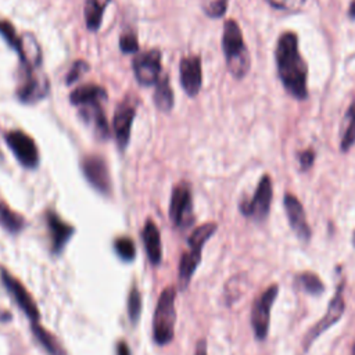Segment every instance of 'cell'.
<instances>
[{
	"label": "cell",
	"mask_w": 355,
	"mask_h": 355,
	"mask_svg": "<svg viewBox=\"0 0 355 355\" xmlns=\"http://www.w3.org/2000/svg\"><path fill=\"white\" fill-rule=\"evenodd\" d=\"M275 60L279 79L286 92L297 99L308 97V66L298 49L296 32H283L276 44Z\"/></svg>",
	"instance_id": "6da1fadb"
},
{
	"label": "cell",
	"mask_w": 355,
	"mask_h": 355,
	"mask_svg": "<svg viewBox=\"0 0 355 355\" xmlns=\"http://www.w3.org/2000/svg\"><path fill=\"white\" fill-rule=\"evenodd\" d=\"M222 49L229 73L236 78H244L251 67L250 52L246 46L242 30L235 20H228L224 26Z\"/></svg>",
	"instance_id": "7a4b0ae2"
},
{
	"label": "cell",
	"mask_w": 355,
	"mask_h": 355,
	"mask_svg": "<svg viewBox=\"0 0 355 355\" xmlns=\"http://www.w3.org/2000/svg\"><path fill=\"white\" fill-rule=\"evenodd\" d=\"M175 300V287H166L158 298L153 319V337L158 345H166L173 340L176 322Z\"/></svg>",
	"instance_id": "3957f363"
},
{
	"label": "cell",
	"mask_w": 355,
	"mask_h": 355,
	"mask_svg": "<svg viewBox=\"0 0 355 355\" xmlns=\"http://www.w3.org/2000/svg\"><path fill=\"white\" fill-rule=\"evenodd\" d=\"M274 189L272 180L268 173L262 175L251 200H243L240 203V211L244 217L253 218L257 222H262L271 210Z\"/></svg>",
	"instance_id": "277c9868"
},
{
	"label": "cell",
	"mask_w": 355,
	"mask_h": 355,
	"mask_svg": "<svg viewBox=\"0 0 355 355\" xmlns=\"http://www.w3.org/2000/svg\"><path fill=\"white\" fill-rule=\"evenodd\" d=\"M278 293H279L278 285H272L253 304L251 325H253L254 334L260 341H262L268 337L271 309L278 297Z\"/></svg>",
	"instance_id": "5b68a950"
},
{
	"label": "cell",
	"mask_w": 355,
	"mask_h": 355,
	"mask_svg": "<svg viewBox=\"0 0 355 355\" xmlns=\"http://www.w3.org/2000/svg\"><path fill=\"white\" fill-rule=\"evenodd\" d=\"M343 291H344V282H341L336 290V294L333 296L327 311L325 314V316L322 319L318 320V323L315 326H312L308 333L305 334L304 340H303V345H304V351H307L312 343L322 334L325 333L329 327H332L333 325H336L340 318L344 314L345 309V303H344V297H343Z\"/></svg>",
	"instance_id": "8992f818"
},
{
	"label": "cell",
	"mask_w": 355,
	"mask_h": 355,
	"mask_svg": "<svg viewBox=\"0 0 355 355\" xmlns=\"http://www.w3.org/2000/svg\"><path fill=\"white\" fill-rule=\"evenodd\" d=\"M169 218L172 224L178 228L185 229L193 222V203L192 192L186 184L178 185L171 198L169 204Z\"/></svg>",
	"instance_id": "52a82bcc"
},
{
	"label": "cell",
	"mask_w": 355,
	"mask_h": 355,
	"mask_svg": "<svg viewBox=\"0 0 355 355\" xmlns=\"http://www.w3.org/2000/svg\"><path fill=\"white\" fill-rule=\"evenodd\" d=\"M6 142L17 160L27 168H35L39 164V151L34 139L23 131H10L6 133Z\"/></svg>",
	"instance_id": "ba28073f"
},
{
	"label": "cell",
	"mask_w": 355,
	"mask_h": 355,
	"mask_svg": "<svg viewBox=\"0 0 355 355\" xmlns=\"http://www.w3.org/2000/svg\"><path fill=\"white\" fill-rule=\"evenodd\" d=\"M82 171L88 182L96 191H99L103 195L111 193V178H110L108 166L103 157L96 154L86 155L82 160Z\"/></svg>",
	"instance_id": "9c48e42d"
},
{
	"label": "cell",
	"mask_w": 355,
	"mask_h": 355,
	"mask_svg": "<svg viewBox=\"0 0 355 355\" xmlns=\"http://www.w3.org/2000/svg\"><path fill=\"white\" fill-rule=\"evenodd\" d=\"M24 70V78L17 89V96L23 103L35 104L48 96L50 85L44 74L35 70Z\"/></svg>",
	"instance_id": "30bf717a"
},
{
	"label": "cell",
	"mask_w": 355,
	"mask_h": 355,
	"mask_svg": "<svg viewBox=\"0 0 355 355\" xmlns=\"http://www.w3.org/2000/svg\"><path fill=\"white\" fill-rule=\"evenodd\" d=\"M0 275H2V280L6 286V289L9 290V293L17 303V305L31 319V322H39V319H41L39 308H38L37 303L34 301L32 296L30 294V291L24 287V285L19 279H16L9 271H6L3 268L0 269Z\"/></svg>",
	"instance_id": "8fae6325"
},
{
	"label": "cell",
	"mask_w": 355,
	"mask_h": 355,
	"mask_svg": "<svg viewBox=\"0 0 355 355\" xmlns=\"http://www.w3.org/2000/svg\"><path fill=\"white\" fill-rule=\"evenodd\" d=\"M133 73L143 86L157 84L161 73V53L158 50H150L136 56L133 60Z\"/></svg>",
	"instance_id": "7c38bea8"
},
{
	"label": "cell",
	"mask_w": 355,
	"mask_h": 355,
	"mask_svg": "<svg viewBox=\"0 0 355 355\" xmlns=\"http://www.w3.org/2000/svg\"><path fill=\"white\" fill-rule=\"evenodd\" d=\"M135 114H136V106L129 99H125L115 110L113 128L115 133V140L121 150H124L129 144Z\"/></svg>",
	"instance_id": "4fadbf2b"
},
{
	"label": "cell",
	"mask_w": 355,
	"mask_h": 355,
	"mask_svg": "<svg viewBox=\"0 0 355 355\" xmlns=\"http://www.w3.org/2000/svg\"><path fill=\"white\" fill-rule=\"evenodd\" d=\"M283 206L289 218V224L298 239L308 242L311 239V228L307 222V215L301 202L291 193H286L283 199Z\"/></svg>",
	"instance_id": "5bb4252c"
},
{
	"label": "cell",
	"mask_w": 355,
	"mask_h": 355,
	"mask_svg": "<svg viewBox=\"0 0 355 355\" xmlns=\"http://www.w3.org/2000/svg\"><path fill=\"white\" fill-rule=\"evenodd\" d=\"M180 73H181V85L185 89V92L191 97L198 96L203 84L202 59L199 56L184 57L180 66Z\"/></svg>",
	"instance_id": "9a60e30c"
},
{
	"label": "cell",
	"mask_w": 355,
	"mask_h": 355,
	"mask_svg": "<svg viewBox=\"0 0 355 355\" xmlns=\"http://www.w3.org/2000/svg\"><path fill=\"white\" fill-rule=\"evenodd\" d=\"M46 224L50 233L52 240V251L55 254H59L63 251L67 242L74 235V228L68 224H66L56 213L48 211L46 213Z\"/></svg>",
	"instance_id": "2e32d148"
},
{
	"label": "cell",
	"mask_w": 355,
	"mask_h": 355,
	"mask_svg": "<svg viewBox=\"0 0 355 355\" xmlns=\"http://www.w3.org/2000/svg\"><path fill=\"white\" fill-rule=\"evenodd\" d=\"M143 243L147 253V257L153 265H158L162 260V247H161V236L157 225L147 220L143 228Z\"/></svg>",
	"instance_id": "e0dca14e"
},
{
	"label": "cell",
	"mask_w": 355,
	"mask_h": 355,
	"mask_svg": "<svg viewBox=\"0 0 355 355\" xmlns=\"http://www.w3.org/2000/svg\"><path fill=\"white\" fill-rule=\"evenodd\" d=\"M17 53L20 55L24 68L37 70L41 66V61H42L41 46L37 42L35 37H32L31 34H26L24 37H21V45Z\"/></svg>",
	"instance_id": "ac0fdd59"
},
{
	"label": "cell",
	"mask_w": 355,
	"mask_h": 355,
	"mask_svg": "<svg viewBox=\"0 0 355 355\" xmlns=\"http://www.w3.org/2000/svg\"><path fill=\"white\" fill-rule=\"evenodd\" d=\"M202 251H203V249H200V247L189 246V251L184 253L181 262H180V286H181V289H186L189 286L192 276L202 261Z\"/></svg>",
	"instance_id": "d6986e66"
},
{
	"label": "cell",
	"mask_w": 355,
	"mask_h": 355,
	"mask_svg": "<svg viewBox=\"0 0 355 355\" xmlns=\"http://www.w3.org/2000/svg\"><path fill=\"white\" fill-rule=\"evenodd\" d=\"M106 99H107V92L102 86H97V85L79 86L70 96L71 103L78 107L100 104V102H103Z\"/></svg>",
	"instance_id": "ffe728a7"
},
{
	"label": "cell",
	"mask_w": 355,
	"mask_h": 355,
	"mask_svg": "<svg viewBox=\"0 0 355 355\" xmlns=\"http://www.w3.org/2000/svg\"><path fill=\"white\" fill-rule=\"evenodd\" d=\"M354 144H355V99L351 102L343 118L341 131H340V150L343 153H347Z\"/></svg>",
	"instance_id": "44dd1931"
},
{
	"label": "cell",
	"mask_w": 355,
	"mask_h": 355,
	"mask_svg": "<svg viewBox=\"0 0 355 355\" xmlns=\"http://www.w3.org/2000/svg\"><path fill=\"white\" fill-rule=\"evenodd\" d=\"M81 115L82 118L95 126V131L97 136L107 137L108 136V124L106 119V114L100 104H92L81 107Z\"/></svg>",
	"instance_id": "7402d4cb"
},
{
	"label": "cell",
	"mask_w": 355,
	"mask_h": 355,
	"mask_svg": "<svg viewBox=\"0 0 355 355\" xmlns=\"http://www.w3.org/2000/svg\"><path fill=\"white\" fill-rule=\"evenodd\" d=\"M110 3V0H86L85 2V20H86V27L89 31H99L102 20H103V13L107 5Z\"/></svg>",
	"instance_id": "603a6c76"
},
{
	"label": "cell",
	"mask_w": 355,
	"mask_h": 355,
	"mask_svg": "<svg viewBox=\"0 0 355 355\" xmlns=\"http://www.w3.org/2000/svg\"><path fill=\"white\" fill-rule=\"evenodd\" d=\"M31 329L34 336L38 338V341L44 345V348L50 355H67L63 345L59 343V340L50 332H48L44 326H41L39 322H32Z\"/></svg>",
	"instance_id": "cb8c5ba5"
},
{
	"label": "cell",
	"mask_w": 355,
	"mask_h": 355,
	"mask_svg": "<svg viewBox=\"0 0 355 355\" xmlns=\"http://www.w3.org/2000/svg\"><path fill=\"white\" fill-rule=\"evenodd\" d=\"M296 287L311 296H320L325 291V286L319 276L314 272H301L296 276Z\"/></svg>",
	"instance_id": "d4e9b609"
},
{
	"label": "cell",
	"mask_w": 355,
	"mask_h": 355,
	"mask_svg": "<svg viewBox=\"0 0 355 355\" xmlns=\"http://www.w3.org/2000/svg\"><path fill=\"white\" fill-rule=\"evenodd\" d=\"M154 103L161 111H169L173 106V92L169 86L168 78L162 77L155 84L154 92Z\"/></svg>",
	"instance_id": "484cf974"
},
{
	"label": "cell",
	"mask_w": 355,
	"mask_h": 355,
	"mask_svg": "<svg viewBox=\"0 0 355 355\" xmlns=\"http://www.w3.org/2000/svg\"><path fill=\"white\" fill-rule=\"evenodd\" d=\"M0 222H2L3 227H5L8 231H10L12 233L20 232V231L24 228V225H26L24 218H23L20 214L15 213V211H13L8 204H5V203H0Z\"/></svg>",
	"instance_id": "4316f807"
},
{
	"label": "cell",
	"mask_w": 355,
	"mask_h": 355,
	"mask_svg": "<svg viewBox=\"0 0 355 355\" xmlns=\"http://www.w3.org/2000/svg\"><path fill=\"white\" fill-rule=\"evenodd\" d=\"M217 224L214 222H209V224H204L202 227H199L193 233L192 236L189 238L188 240V244L189 246H196V247H204V244L207 243V240L217 232Z\"/></svg>",
	"instance_id": "83f0119b"
},
{
	"label": "cell",
	"mask_w": 355,
	"mask_h": 355,
	"mask_svg": "<svg viewBox=\"0 0 355 355\" xmlns=\"http://www.w3.org/2000/svg\"><path fill=\"white\" fill-rule=\"evenodd\" d=\"M202 6L210 19H221L228 10V0H203Z\"/></svg>",
	"instance_id": "f1b7e54d"
},
{
	"label": "cell",
	"mask_w": 355,
	"mask_h": 355,
	"mask_svg": "<svg viewBox=\"0 0 355 355\" xmlns=\"http://www.w3.org/2000/svg\"><path fill=\"white\" fill-rule=\"evenodd\" d=\"M142 312V296L137 287H133L128 296V316L132 323H136Z\"/></svg>",
	"instance_id": "f546056e"
},
{
	"label": "cell",
	"mask_w": 355,
	"mask_h": 355,
	"mask_svg": "<svg viewBox=\"0 0 355 355\" xmlns=\"http://www.w3.org/2000/svg\"><path fill=\"white\" fill-rule=\"evenodd\" d=\"M0 35L5 38V41L13 48L16 49V52H19L20 45H21V37L17 35L16 28L13 27V24L8 20H0Z\"/></svg>",
	"instance_id": "4dcf8cb0"
},
{
	"label": "cell",
	"mask_w": 355,
	"mask_h": 355,
	"mask_svg": "<svg viewBox=\"0 0 355 355\" xmlns=\"http://www.w3.org/2000/svg\"><path fill=\"white\" fill-rule=\"evenodd\" d=\"M114 247H115V251H117L118 257L122 258L124 261H132L135 258L136 249H135V243H133L132 239L119 238V239L115 240Z\"/></svg>",
	"instance_id": "1f68e13d"
},
{
	"label": "cell",
	"mask_w": 355,
	"mask_h": 355,
	"mask_svg": "<svg viewBox=\"0 0 355 355\" xmlns=\"http://www.w3.org/2000/svg\"><path fill=\"white\" fill-rule=\"evenodd\" d=\"M119 48L124 53H136L139 50V42L133 32H125L119 38Z\"/></svg>",
	"instance_id": "d6a6232c"
},
{
	"label": "cell",
	"mask_w": 355,
	"mask_h": 355,
	"mask_svg": "<svg viewBox=\"0 0 355 355\" xmlns=\"http://www.w3.org/2000/svg\"><path fill=\"white\" fill-rule=\"evenodd\" d=\"M89 70V66L86 61H82V60H78L75 61V64L73 66V68L70 70L68 73V77H67V84L71 85L73 82H75L77 79L81 78V75H84L86 71Z\"/></svg>",
	"instance_id": "836d02e7"
},
{
	"label": "cell",
	"mask_w": 355,
	"mask_h": 355,
	"mask_svg": "<svg viewBox=\"0 0 355 355\" xmlns=\"http://www.w3.org/2000/svg\"><path fill=\"white\" fill-rule=\"evenodd\" d=\"M265 2L278 10H289L293 8H298L304 3V0H265Z\"/></svg>",
	"instance_id": "e575fe53"
},
{
	"label": "cell",
	"mask_w": 355,
	"mask_h": 355,
	"mask_svg": "<svg viewBox=\"0 0 355 355\" xmlns=\"http://www.w3.org/2000/svg\"><path fill=\"white\" fill-rule=\"evenodd\" d=\"M315 151L312 148H307L304 151H301L298 154V164H300V168L303 172H307L308 169L312 168L314 165V161H315Z\"/></svg>",
	"instance_id": "d590c367"
},
{
	"label": "cell",
	"mask_w": 355,
	"mask_h": 355,
	"mask_svg": "<svg viewBox=\"0 0 355 355\" xmlns=\"http://www.w3.org/2000/svg\"><path fill=\"white\" fill-rule=\"evenodd\" d=\"M117 355H131V349H129V345L121 340L118 344H117Z\"/></svg>",
	"instance_id": "8d00e7d4"
},
{
	"label": "cell",
	"mask_w": 355,
	"mask_h": 355,
	"mask_svg": "<svg viewBox=\"0 0 355 355\" xmlns=\"http://www.w3.org/2000/svg\"><path fill=\"white\" fill-rule=\"evenodd\" d=\"M196 355H207V344L204 340H200L198 344V349H196Z\"/></svg>",
	"instance_id": "74e56055"
},
{
	"label": "cell",
	"mask_w": 355,
	"mask_h": 355,
	"mask_svg": "<svg viewBox=\"0 0 355 355\" xmlns=\"http://www.w3.org/2000/svg\"><path fill=\"white\" fill-rule=\"evenodd\" d=\"M12 319V315L3 309H0V322H6V320H10Z\"/></svg>",
	"instance_id": "f35d334b"
},
{
	"label": "cell",
	"mask_w": 355,
	"mask_h": 355,
	"mask_svg": "<svg viewBox=\"0 0 355 355\" xmlns=\"http://www.w3.org/2000/svg\"><path fill=\"white\" fill-rule=\"evenodd\" d=\"M348 16L351 20H355V0H352L349 8H348Z\"/></svg>",
	"instance_id": "ab89813d"
},
{
	"label": "cell",
	"mask_w": 355,
	"mask_h": 355,
	"mask_svg": "<svg viewBox=\"0 0 355 355\" xmlns=\"http://www.w3.org/2000/svg\"><path fill=\"white\" fill-rule=\"evenodd\" d=\"M352 246L355 247V231H354V233H352Z\"/></svg>",
	"instance_id": "60d3db41"
}]
</instances>
